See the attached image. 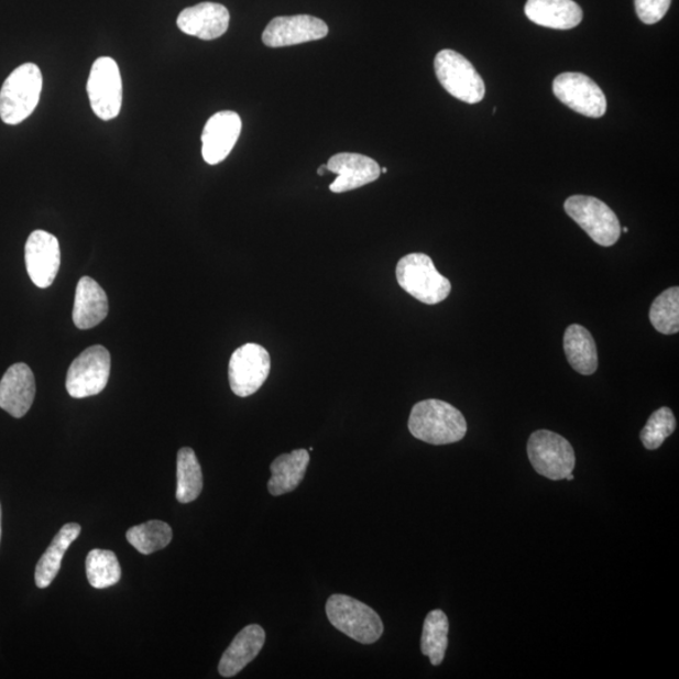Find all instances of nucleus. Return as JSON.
<instances>
[{
  "label": "nucleus",
  "mask_w": 679,
  "mask_h": 679,
  "mask_svg": "<svg viewBox=\"0 0 679 679\" xmlns=\"http://www.w3.org/2000/svg\"><path fill=\"white\" fill-rule=\"evenodd\" d=\"M79 534H81V526L78 524H66L61 528L46 552L42 555L37 568H35V585L40 589H46L52 584L59 572L66 551L70 544L76 541Z\"/></svg>",
  "instance_id": "22"
},
{
  "label": "nucleus",
  "mask_w": 679,
  "mask_h": 679,
  "mask_svg": "<svg viewBox=\"0 0 679 679\" xmlns=\"http://www.w3.org/2000/svg\"><path fill=\"white\" fill-rule=\"evenodd\" d=\"M128 541L143 555H150L163 550L173 539V530L163 522H149L131 527L127 533Z\"/></svg>",
  "instance_id": "27"
},
{
  "label": "nucleus",
  "mask_w": 679,
  "mask_h": 679,
  "mask_svg": "<svg viewBox=\"0 0 679 679\" xmlns=\"http://www.w3.org/2000/svg\"><path fill=\"white\" fill-rule=\"evenodd\" d=\"M271 372L269 351L259 343H245L229 360L228 376L237 396L247 398L261 390Z\"/></svg>",
  "instance_id": "10"
},
{
  "label": "nucleus",
  "mask_w": 679,
  "mask_h": 679,
  "mask_svg": "<svg viewBox=\"0 0 679 679\" xmlns=\"http://www.w3.org/2000/svg\"><path fill=\"white\" fill-rule=\"evenodd\" d=\"M449 622L442 611H434L427 615L423 627L420 648L430 664L439 666L443 662L448 648Z\"/></svg>",
  "instance_id": "25"
},
{
  "label": "nucleus",
  "mask_w": 679,
  "mask_h": 679,
  "mask_svg": "<svg viewBox=\"0 0 679 679\" xmlns=\"http://www.w3.org/2000/svg\"><path fill=\"white\" fill-rule=\"evenodd\" d=\"M676 418L671 409L664 407L649 417L647 425L640 431V440L649 451H655L673 434Z\"/></svg>",
  "instance_id": "29"
},
{
  "label": "nucleus",
  "mask_w": 679,
  "mask_h": 679,
  "mask_svg": "<svg viewBox=\"0 0 679 679\" xmlns=\"http://www.w3.org/2000/svg\"><path fill=\"white\" fill-rule=\"evenodd\" d=\"M310 453L306 449L282 455L271 464L272 478L269 481V491L272 496H282L295 491L303 482Z\"/></svg>",
  "instance_id": "21"
},
{
  "label": "nucleus",
  "mask_w": 679,
  "mask_h": 679,
  "mask_svg": "<svg viewBox=\"0 0 679 679\" xmlns=\"http://www.w3.org/2000/svg\"><path fill=\"white\" fill-rule=\"evenodd\" d=\"M399 286L418 302L437 305L451 294V281L440 275L434 261L425 253H410L396 264Z\"/></svg>",
  "instance_id": "3"
},
{
  "label": "nucleus",
  "mask_w": 679,
  "mask_h": 679,
  "mask_svg": "<svg viewBox=\"0 0 679 679\" xmlns=\"http://www.w3.org/2000/svg\"><path fill=\"white\" fill-rule=\"evenodd\" d=\"M438 81L445 90L466 103H479L486 95V87L471 62L452 50H443L435 59Z\"/></svg>",
  "instance_id": "6"
},
{
  "label": "nucleus",
  "mask_w": 679,
  "mask_h": 679,
  "mask_svg": "<svg viewBox=\"0 0 679 679\" xmlns=\"http://www.w3.org/2000/svg\"><path fill=\"white\" fill-rule=\"evenodd\" d=\"M87 94L97 118L109 121L119 117L122 106V79L117 61L110 57L95 61L88 77Z\"/></svg>",
  "instance_id": "9"
},
{
  "label": "nucleus",
  "mask_w": 679,
  "mask_h": 679,
  "mask_svg": "<svg viewBox=\"0 0 679 679\" xmlns=\"http://www.w3.org/2000/svg\"><path fill=\"white\" fill-rule=\"evenodd\" d=\"M552 91L563 105L583 117L599 119L606 112L602 88L584 74L559 75L554 79Z\"/></svg>",
  "instance_id": "11"
},
{
  "label": "nucleus",
  "mask_w": 679,
  "mask_h": 679,
  "mask_svg": "<svg viewBox=\"0 0 679 679\" xmlns=\"http://www.w3.org/2000/svg\"><path fill=\"white\" fill-rule=\"evenodd\" d=\"M672 0H636V11L645 24H656L668 12Z\"/></svg>",
  "instance_id": "30"
},
{
  "label": "nucleus",
  "mask_w": 679,
  "mask_h": 679,
  "mask_svg": "<svg viewBox=\"0 0 679 679\" xmlns=\"http://www.w3.org/2000/svg\"><path fill=\"white\" fill-rule=\"evenodd\" d=\"M326 172H329V171H328V165H321V166L319 167V171H317V174H319V175H324Z\"/></svg>",
  "instance_id": "31"
},
{
  "label": "nucleus",
  "mask_w": 679,
  "mask_h": 679,
  "mask_svg": "<svg viewBox=\"0 0 679 679\" xmlns=\"http://www.w3.org/2000/svg\"><path fill=\"white\" fill-rule=\"evenodd\" d=\"M266 642V633L258 624L247 625L224 651L219 662V675L231 678L240 673L247 665L260 655Z\"/></svg>",
  "instance_id": "18"
},
{
  "label": "nucleus",
  "mask_w": 679,
  "mask_h": 679,
  "mask_svg": "<svg viewBox=\"0 0 679 679\" xmlns=\"http://www.w3.org/2000/svg\"><path fill=\"white\" fill-rule=\"evenodd\" d=\"M42 87L43 76L37 65L15 68L0 90V119L7 125H18L29 119L37 108Z\"/></svg>",
  "instance_id": "2"
},
{
  "label": "nucleus",
  "mask_w": 679,
  "mask_h": 679,
  "mask_svg": "<svg viewBox=\"0 0 679 679\" xmlns=\"http://www.w3.org/2000/svg\"><path fill=\"white\" fill-rule=\"evenodd\" d=\"M110 372L109 350L101 346L88 348L70 364L66 377V390L76 399L100 394L109 383Z\"/></svg>",
  "instance_id": "8"
},
{
  "label": "nucleus",
  "mask_w": 679,
  "mask_h": 679,
  "mask_svg": "<svg viewBox=\"0 0 679 679\" xmlns=\"http://www.w3.org/2000/svg\"><path fill=\"white\" fill-rule=\"evenodd\" d=\"M622 232H624V233H628V232H629V229H628L627 227H624V228H622Z\"/></svg>",
  "instance_id": "33"
},
{
  "label": "nucleus",
  "mask_w": 679,
  "mask_h": 679,
  "mask_svg": "<svg viewBox=\"0 0 679 679\" xmlns=\"http://www.w3.org/2000/svg\"><path fill=\"white\" fill-rule=\"evenodd\" d=\"M25 266L35 286L48 288L61 266L57 238L46 231H34L25 243Z\"/></svg>",
  "instance_id": "13"
},
{
  "label": "nucleus",
  "mask_w": 679,
  "mask_h": 679,
  "mask_svg": "<svg viewBox=\"0 0 679 679\" xmlns=\"http://www.w3.org/2000/svg\"><path fill=\"white\" fill-rule=\"evenodd\" d=\"M109 314V302L102 287L90 277L79 280L76 287L74 322L79 330H90Z\"/></svg>",
  "instance_id": "19"
},
{
  "label": "nucleus",
  "mask_w": 679,
  "mask_h": 679,
  "mask_svg": "<svg viewBox=\"0 0 679 679\" xmlns=\"http://www.w3.org/2000/svg\"><path fill=\"white\" fill-rule=\"evenodd\" d=\"M176 500L180 504H190L196 501L202 490V473L196 452L191 448L184 447L178 453L176 463Z\"/></svg>",
  "instance_id": "24"
},
{
  "label": "nucleus",
  "mask_w": 679,
  "mask_h": 679,
  "mask_svg": "<svg viewBox=\"0 0 679 679\" xmlns=\"http://www.w3.org/2000/svg\"><path fill=\"white\" fill-rule=\"evenodd\" d=\"M0 541H2V505H0Z\"/></svg>",
  "instance_id": "32"
},
{
  "label": "nucleus",
  "mask_w": 679,
  "mask_h": 679,
  "mask_svg": "<svg viewBox=\"0 0 679 679\" xmlns=\"http://www.w3.org/2000/svg\"><path fill=\"white\" fill-rule=\"evenodd\" d=\"M328 33V24L313 15L277 17L264 30L262 41L267 47L280 48L319 41Z\"/></svg>",
  "instance_id": "12"
},
{
  "label": "nucleus",
  "mask_w": 679,
  "mask_h": 679,
  "mask_svg": "<svg viewBox=\"0 0 679 679\" xmlns=\"http://www.w3.org/2000/svg\"><path fill=\"white\" fill-rule=\"evenodd\" d=\"M229 21L231 15L224 6L206 2L184 9L176 24L185 34L211 41L222 37L228 31Z\"/></svg>",
  "instance_id": "16"
},
{
  "label": "nucleus",
  "mask_w": 679,
  "mask_h": 679,
  "mask_svg": "<svg viewBox=\"0 0 679 679\" xmlns=\"http://www.w3.org/2000/svg\"><path fill=\"white\" fill-rule=\"evenodd\" d=\"M242 131V120L234 111H220L211 117L202 130L201 155L209 165L226 161Z\"/></svg>",
  "instance_id": "14"
},
{
  "label": "nucleus",
  "mask_w": 679,
  "mask_h": 679,
  "mask_svg": "<svg viewBox=\"0 0 679 679\" xmlns=\"http://www.w3.org/2000/svg\"><path fill=\"white\" fill-rule=\"evenodd\" d=\"M382 173H383V174H386V173H387L386 167H383Z\"/></svg>",
  "instance_id": "34"
},
{
  "label": "nucleus",
  "mask_w": 679,
  "mask_h": 679,
  "mask_svg": "<svg viewBox=\"0 0 679 679\" xmlns=\"http://www.w3.org/2000/svg\"><path fill=\"white\" fill-rule=\"evenodd\" d=\"M567 215L599 245L612 247L618 242L622 227L618 217L601 199L572 196L566 205Z\"/></svg>",
  "instance_id": "7"
},
{
  "label": "nucleus",
  "mask_w": 679,
  "mask_h": 679,
  "mask_svg": "<svg viewBox=\"0 0 679 679\" xmlns=\"http://www.w3.org/2000/svg\"><path fill=\"white\" fill-rule=\"evenodd\" d=\"M326 614L335 628L361 645H373L383 636L381 616L354 598L342 594L330 596Z\"/></svg>",
  "instance_id": "4"
},
{
  "label": "nucleus",
  "mask_w": 679,
  "mask_h": 679,
  "mask_svg": "<svg viewBox=\"0 0 679 679\" xmlns=\"http://www.w3.org/2000/svg\"><path fill=\"white\" fill-rule=\"evenodd\" d=\"M35 381L29 365L20 363L7 370L0 381V408L14 418H22L32 407Z\"/></svg>",
  "instance_id": "17"
},
{
  "label": "nucleus",
  "mask_w": 679,
  "mask_h": 679,
  "mask_svg": "<svg viewBox=\"0 0 679 679\" xmlns=\"http://www.w3.org/2000/svg\"><path fill=\"white\" fill-rule=\"evenodd\" d=\"M408 427L413 437L434 446L460 442L467 434L463 414L452 404L438 399L414 405Z\"/></svg>",
  "instance_id": "1"
},
{
  "label": "nucleus",
  "mask_w": 679,
  "mask_h": 679,
  "mask_svg": "<svg viewBox=\"0 0 679 679\" xmlns=\"http://www.w3.org/2000/svg\"><path fill=\"white\" fill-rule=\"evenodd\" d=\"M563 351L579 374L592 375L598 369V350L592 333L584 326L570 325L563 335Z\"/></svg>",
  "instance_id": "23"
},
{
  "label": "nucleus",
  "mask_w": 679,
  "mask_h": 679,
  "mask_svg": "<svg viewBox=\"0 0 679 679\" xmlns=\"http://www.w3.org/2000/svg\"><path fill=\"white\" fill-rule=\"evenodd\" d=\"M326 165L330 173L338 174V178L330 185L332 193L359 189L377 180L382 174L381 165L374 158L354 153L333 155Z\"/></svg>",
  "instance_id": "15"
},
{
  "label": "nucleus",
  "mask_w": 679,
  "mask_h": 679,
  "mask_svg": "<svg viewBox=\"0 0 679 679\" xmlns=\"http://www.w3.org/2000/svg\"><path fill=\"white\" fill-rule=\"evenodd\" d=\"M649 319L654 328L665 335L679 331V288L672 287L660 294L651 304Z\"/></svg>",
  "instance_id": "28"
},
{
  "label": "nucleus",
  "mask_w": 679,
  "mask_h": 679,
  "mask_svg": "<svg viewBox=\"0 0 679 679\" xmlns=\"http://www.w3.org/2000/svg\"><path fill=\"white\" fill-rule=\"evenodd\" d=\"M86 574L95 589H106L118 584L121 579V568L117 555L101 549L88 552Z\"/></svg>",
  "instance_id": "26"
},
{
  "label": "nucleus",
  "mask_w": 679,
  "mask_h": 679,
  "mask_svg": "<svg viewBox=\"0 0 679 679\" xmlns=\"http://www.w3.org/2000/svg\"><path fill=\"white\" fill-rule=\"evenodd\" d=\"M527 456L534 470L552 481L566 480L576 469L574 448L569 440L550 430H536L527 442Z\"/></svg>",
  "instance_id": "5"
},
{
  "label": "nucleus",
  "mask_w": 679,
  "mask_h": 679,
  "mask_svg": "<svg viewBox=\"0 0 679 679\" xmlns=\"http://www.w3.org/2000/svg\"><path fill=\"white\" fill-rule=\"evenodd\" d=\"M525 13L537 25L571 30L583 21V11L572 0H527Z\"/></svg>",
  "instance_id": "20"
}]
</instances>
